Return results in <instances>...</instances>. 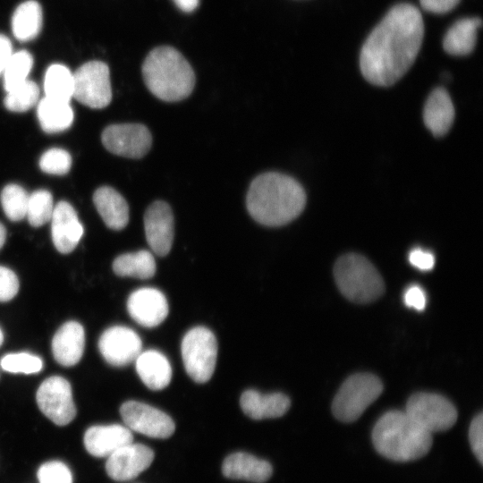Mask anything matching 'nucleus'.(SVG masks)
I'll use <instances>...</instances> for the list:
<instances>
[{
	"instance_id": "f257e3e1",
	"label": "nucleus",
	"mask_w": 483,
	"mask_h": 483,
	"mask_svg": "<svg viewBox=\"0 0 483 483\" xmlns=\"http://www.w3.org/2000/svg\"><path fill=\"white\" fill-rule=\"evenodd\" d=\"M424 37L419 9L407 3L394 5L364 42L360 68L363 77L376 86L399 80L414 63Z\"/></svg>"
},
{
	"instance_id": "f03ea898",
	"label": "nucleus",
	"mask_w": 483,
	"mask_h": 483,
	"mask_svg": "<svg viewBox=\"0 0 483 483\" xmlns=\"http://www.w3.org/2000/svg\"><path fill=\"white\" fill-rule=\"evenodd\" d=\"M306 194L292 177L267 172L250 183L246 197L251 217L266 226H281L295 219L303 210Z\"/></svg>"
},
{
	"instance_id": "7ed1b4c3",
	"label": "nucleus",
	"mask_w": 483,
	"mask_h": 483,
	"mask_svg": "<svg viewBox=\"0 0 483 483\" xmlns=\"http://www.w3.org/2000/svg\"><path fill=\"white\" fill-rule=\"evenodd\" d=\"M372 441L381 455L396 462H409L428 453L432 445V434L405 411H390L377 421L372 431Z\"/></svg>"
},
{
	"instance_id": "20e7f679",
	"label": "nucleus",
	"mask_w": 483,
	"mask_h": 483,
	"mask_svg": "<svg viewBox=\"0 0 483 483\" xmlns=\"http://www.w3.org/2000/svg\"><path fill=\"white\" fill-rule=\"evenodd\" d=\"M148 90L157 98L176 102L189 97L195 86V74L184 56L171 47L151 50L142 64Z\"/></svg>"
},
{
	"instance_id": "39448f33",
	"label": "nucleus",
	"mask_w": 483,
	"mask_h": 483,
	"mask_svg": "<svg viewBox=\"0 0 483 483\" xmlns=\"http://www.w3.org/2000/svg\"><path fill=\"white\" fill-rule=\"evenodd\" d=\"M334 275L342 294L356 303H369L385 292L378 271L366 258L355 253L342 256L334 267Z\"/></svg>"
},
{
	"instance_id": "423d86ee",
	"label": "nucleus",
	"mask_w": 483,
	"mask_h": 483,
	"mask_svg": "<svg viewBox=\"0 0 483 483\" xmlns=\"http://www.w3.org/2000/svg\"><path fill=\"white\" fill-rule=\"evenodd\" d=\"M383 391L381 380L369 373L348 377L339 388L332 402L334 416L343 422L358 419Z\"/></svg>"
},
{
	"instance_id": "0eeeda50",
	"label": "nucleus",
	"mask_w": 483,
	"mask_h": 483,
	"mask_svg": "<svg viewBox=\"0 0 483 483\" xmlns=\"http://www.w3.org/2000/svg\"><path fill=\"white\" fill-rule=\"evenodd\" d=\"M181 352L187 374L197 383L208 381L215 371L217 343L208 328L195 326L183 336Z\"/></svg>"
},
{
	"instance_id": "6e6552de",
	"label": "nucleus",
	"mask_w": 483,
	"mask_h": 483,
	"mask_svg": "<svg viewBox=\"0 0 483 483\" xmlns=\"http://www.w3.org/2000/svg\"><path fill=\"white\" fill-rule=\"evenodd\" d=\"M404 411L430 434L450 429L458 417L455 406L449 400L432 393L411 395Z\"/></svg>"
},
{
	"instance_id": "1a4fd4ad",
	"label": "nucleus",
	"mask_w": 483,
	"mask_h": 483,
	"mask_svg": "<svg viewBox=\"0 0 483 483\" xmlns=\"http://www.w3.org/2000/svg\"><path fill=\"white\" fill-rule=\"evenodd\" d=\"M72 97L90 108H103L112 98L108 66L100 61L82 64L73 73Z\"/></svg>"
},
{
	"instance_id": "9d476101",
	"label": "nucleus",
	"mask_w": 483,
	"mask_h": 483,
	"mask_svg": "<svg viewBox=\"0 0 483 483\" xmlns=\"http://www.w3.org/2000/svg\"><path fill=\"white\" fill-rule=\"evenodd\" d=\"M36 401L42 413L58 426L69 424L76 416L71 384L63 377L46 378L37 390Z\"/></svg>"
},
{
	"instance_id": "9b49d317",
	"label": "nucleus",
	"mask_w": 483,
	"mask_h": 483,
	"mask_svg": "<svg viewBox=\"0 0 483 483\" xmlns=\"http://www.w3.org/2000/svg\"><path fill=\"white\" fill-rule=\"evenodd\" d=\"M125 426L131 430L153 438H167L174 432L172 418L147 403L128 401L120 407Z\"/></svg>"
},
{
	"instance_id": "f8f14e48",
	"label": "nucleus",
	"mask_w": 483,
	"mask_h": 483,
	"mask_svg": "<svg viewBox=\"0 0 483 483\" xmlns=\"http://www.w3.org/2000/svg\"><path fill=\"white\" fill-rule=\"evenodd\" d=\"M102 143L111 153L129 158H140L150 149L152 136L141 123L107 126L102 132Z\"/></svg>"
},
{
	"instance_id": "ddd939ff",
	"label": "nucleus",
	"mask_w": 483,
	"mask_h": 483,
	"mask_svg": "<svg viewBox=\"0 0 483 483\" xmlns=\"http://www.w3.org/2000/svg\"><path fill=\"white\" fill-rule=\"evenodd\" d=\"M97 346L108 364L123 367L135 361L141 352L142 342L131 328L114 326L101 334Z\"/></svg>"
},
{
	"instance_id": "4468645a",
	"label": "nucleus",
	"mask_w": 483,
	"mask_h": 483,
	"mask_svg": "<svg viewBox=\"0 0 483 483\" xmlns=\"http://www.w3.org/2000/svg\"><path fill=\"white\" fill-rule=\"evenodd\" d=\"M154 456L153 450L148 446L131 442L107 457L106 470L114 480H131L150 466Z\"/></svg>"
},
{
	"instance_id": "2eb2a0df",
	"label": "nucleus",
	"mask_w": 483,
	"mask_h": 483,
	"mask_svg": "<svg viewBox=\"0 0 483 483\" xmlns=\"http://www.w3.org/2000/svg\"><path fill=\"white\" fill-rule=\"evenodd\" d=\"M146 240L157 256L167 255L174 236V220L170 206L162 200L150 204L144 215Z\"/></svg>"
},
{
	"instance_id": "dca6fc26",
	"label": "nucleus",
	"mask_w": 483,
	"mask_h": 483,
	"mask_svg": "<svg viewBox=\"0 0 483 483\" xmlns=\"http://www.w3.org/2000/svg\"><path fill=\"white\" fill-rule=\"evenodd\" d=\"M131 318L144 327L160 325L169 312L164 293L152 287H143L132 292L127 300Z\"/></svg>"
},
{
	"instance_id": "f3484780",
	"label": "nucleus",
	"mask_w": 483,
	"mask_h": 483,
	"mask_svg": "<svg viewBox=\"0 0 483 483\" xmlns=\"http://www.w3.org/2000/svg\"><path fill=\"white\" fill-rule=\"evenodd\" d=\"M50 221L52 240L56 250L63 254L72 252L83 234V226L72 206L66 201L58 202Z\"/></svg>"
},
{
	"instance_id": "a211bd4d",
	"label": "nucleus",
	"mask_w": 483,
	"mask_h": 483,
	"mask_svg": "<svg viewBox=\"0 0 483 483\" xmlns=\"http://www.w3.org/2000/svg\"><path fill=\"white\" fill-rule=\"evenodd\" d=\"M83 442L89 454L107 458L120 447L133 442V436L125 425H95L86 430Z\"/></svg>"
},
{
	"instance_id": "6ab92c4d",
	"label": "nucleus",
	"mask_w": 483,
	"mask_h": 483,
	"mask_svg": "<svg viewBox=\"0 0 483 483\" xmlns=\"http://www.w3.org/2000/svg\"><path fill=\"white\" fill-rule=\"evenodd\" d=\"M84 346V328L74 320L64 323L54 335L51 343L54 359L64 367L74 366L80 360Z\"/></svg>"
},
{
	"instance_id": "aec40b11",
	"label": "nucleus",
	"mask_w": 483,
	"mask_h": 483,
	"mask_svg": "<svg viewBox=\"0 0 483 483\" xmlns=\"http://www.w3.org/2000/svg\"><path fill=\"white\" fill-rule=\"evenodd\" d=\"M240 404L248 417L253 419H264L283 416L290 408L291 401L282 393L264 394L250 389L242 393Z\"/></svg>"
},
{
	"instance_id": "412c9836",
	"label": "nucleus",
	"mask_w": 483,
	"mask_h": 483,
	"mask_svg": "<svg viewBox=\"0 0 483 483\" xmlns=\"http://www.w3.org/2000/svg\"><path fill=\"white\" fill-rule=\"evenodd\" d=\"M222 472L232 479H244L254 483H264L272 475L271 464L242 452L228 455L223 462Z\"/></svg>"
},
{
	"instance_id": "4be33fe9",
	"label": "nucleus",
	"mask_w": 483,
	"mask_h": 483,
	"mask_svg": "<svg viewBox=\"0 0 483 483\" xmlns=\"http://www.w3.org/2000/svg\"><path fill=\"white\" fill-rule=\"evenodd\" d=\"M454 119V107L448 92L443 88L435 89L428 96L423 110L427 128L436 136L445 135Z\"/></svg>"
},
{
	"instance_id": "5701e85b",
	"label": "nucleus",
	"mask_w": 483,
	"mask_h": 483,
	"mask_svg": "<svg viewBox=\"0 0 483 483\" xmlns=\"http://www.w3.org/2000/svg\"><path fill=\"white\" fill-rule=\"evenodd\" d=\"M135 364L140 378L149 389L157 391L169 385L172 368L163 353L156 350L141 352L135 360Z\"/></svg>"
},
{
	"instance_id": "b1692460",
	"label": "nucleus",
	"mask_w": 483,
	"mask_h": 483,
	"mask_svg": "<svg viewBox=\"0 0 483 483\" xmlns=\"http://www.w3.org/2000/svg\"><path fill=\"white\" fill-rule=\"evenodd\" d=\"M94 205L106 225L113 230L123 229L129 222V207L125 199L108 186L98 188L93 195Z\"/></svg>"
},
{
	"instance_id": "393cba45",
	"label": "nucleus",
	"mask_w": 483,
	"mask_h": 483,
	"mask_svg": "<svg viewBox=\"0 0 483 483\" xmlns=\"http://www.w3.org/2000/svg\"><path fill=\"white\" fill-rule=\"evenodd\" d=\"M482 21L479 17L457 21L446 32L443 47L452 55H466L472 52L477 41V30Z\"/></svg>"
},
{
	"instance_id": "a878e982",
	"label": "nucleus",
	"mask_w": 483,
	"mask_h": 483,
	"mask_svg": "<svg viewBox=\"0 0 483 483\" xmlns=\"http://www.w3.org/2000/svg\"><path fill=\"white\" fill-rule=\"evenodd\" d=\"M37 115L42 130L55 133L68 129L73 122L70 102L45 97L38 103Z\"/></svg>"
},
{
	"instance_id": "bb28decb",
	"label": "nucleus",
	"mask_w": 483,
	"mask_h": 483,
	"mask_svg": "<svg viewBox=\"0 0 483 483\" xmlns=\"http://www.w3.org/2000/svg\"><path fill=\"white\" fill-rule=\"evenodd\" d=\"M42 26L40 4L30 0L21 4L13 13L12 29L14 37L20 41H30L36 38Z\"/></svg>"
},
{
	"instance_id": "cd10ccee",
	"label": "nucleus",
	"mask_w": 483,
	"mask_h": 483,
	"mask_svg": "<svg viewBox=\"0 0 483 483\" xmlns=\"http://www.w3.org/2000/svg\"><path fill=\"white\" fill-rule=\"evenodd\" d=\"M113 270L119 276L148 279L156 273V261L151 252L140 250L115 258Z\"/></svg>"
},
{
	"instance_id": "c85d7f7f",
	"label": "nucleus",
	"mask_w": 483,
	"mask_h": 483,
	"mask_svg": "<svg viewBox=\"0 0 483 483\" xmlns=\"http://www.w3.org/2000/svg\"><path fill=\"white\" fill-rule=\"evenodd\" d=\"M44 90L47 97L70 102L73 95V73L63 64H52L45 74Z\"/></svg>"
},
{
	"instance_id": "c756f323",
	"label": "nucleus",
	"mask_w": 483,
	"mask_h": 483,
	"mask_svg": "<svg viewBox=\"0 0 483 483\" xmlns=\"http://www.w3.org/2000/svg\"><path fill=\"white\" fill-rule=\"evenodd\" d=\"M32 64L33 59L29 52L21 50L13 53L2 72L5 90L9 91L28 80Z\"/></svg>"
},
{
	"instance_id": "7c9ffc66",
	"label": "nucleus",
	"mask_w": 483,
	"mask_h": 483,
	"mask_svg": "<svg viewBox=\"0 0 483 483\" xmlns=\"http://www.w3.org/2000/svg\"><path fill=\"white\" fill-rule=\"evenodd\" d=\"M39 89L30 80L7 91L4 97L5 107L12 112H24L38 102Z\"/></svg>"
},
{
	"instance_id": "2f4dec72",
	"label": "nucleus",
	"mask_w": 483,
	"mask_h": 483,
	"mask_svg": "<svg viewBox=\"0 0 483 483\" xmlns=\"http://www.w3.org/2000/svg\"><path fill=\"white\" fill-rule=\"evenodd\" d=\"M3 210L12 221H20L26 216L29 195L18 184L6 185L0 196Z\"/></svg>"
},
{
	"instance_id": "473e14b6",
	"label": "nucleus",
	"mask_w": 483,
	"mask_h": 483,
	"mask_svg": "<svg viewBox=\"0 0 483 483\" xmlns=\"http://www.w3.org/2000/svg\"><path fill=\"white\" fill-rule=\"evenodd\" d=\"M53 198L49 191L38 190L29 195L26 216L29 223L38 227L49 222L54 211Z\"/></svg>"
},
{
	"instance_id": "72a5a7b5",
	"label": "nucleus",
	"mask_w": 483,
	"mask_h": 483,
	"mask_svg": "<svg viewBox=\"0 0 483 483\" xmlns=\"http://www.w3.org/2000/svg\"><path fill=\"white\" fill-rule=\"evenodd\" d=\"M2 369L13 374H36L43 368L40 357L30 352L8 353L0 360Z\"/></svg>"
},
{
	"instance_id": "f704fd0d",
	"label": "nucleus",
	"mask_w": 483,
	"mask_h": 483,
	"mask_svg": "<svg viewBox=\"0 0 483 483\" xmlns=\"http://www.w3.org/2000/svg\"><path fill=\"white\" fill-rule=\"evenodd\" d=\"M71 165V155L63 148H50L39 159L40 169L50 174H65L69 172Z\"/></svg>"
},
{
	"instance_id": "c9c22d12",
	"label": "nucleus",
	"mask_w": 483,
	"mask_h": 483,
	"mask_svg": "<svg viewBox=\"0 0 483 483\" xmlns=\"http://www.w3.org/2000/svg\"><path fill=\"white\" fill-rule=\"evenodd\" d=\"M39 483H72L70 469L60 461L43 463L37 473Z\"/></svg>"
},
{
	"instance_id": "e433bc0d",
	"label": "nucleus",
	"mask_w": 483,
	"mask_h": 483,
	"mask_svg": "<svg viewBox=\"0 0 483 483\" xmlns=\"http://www.w3.org/2000/svg\"><path fill=\"white\" fill-rule=\"evenodd\" d=\"M19 291V280L15 273L0 266V302L9 301Z\"/></svg>"
},
{
	"instance_id": "4c0bfd02",
	"label": "nucleus",
	"mask_w": 483,
	"mask_h": 483,
	"mask_svg": "<svg viewBox=\"0 0 483 483\" xmlns=\"http://www.w3.org/2000/svg\"><path fill=\"white\" fill-rule=\"evenodd\" d=\"M469 439L471 450L479 462L483 463V415L478 414L473 418L469 428Z\"/></svg>"
},
{
	"instance_id": "58836bf2",
	"label": "nucleus",
	"mask_w": 483,
	"mask_h": 483,
	"mask_svg": "<svg viewBox=\"0 0 483 483\" xmlns=\"http://www.w3.org/2000/svg\"><path fill=\"white\" fill-rule=\"evenodd\" d=\"M408 258L413 267L422 271L431 270L435 265L434 255L420 248L411 250Z\"/></svg>"
},
{
	"instance_id": "ea45409f",
	"label": "nucleus",
	"mask_w": 483,
	"mask_h": 483,
	"mask_svg": "<svg viewBox=\"0 0 483 483\" xmlns=\"http://www.w3.org/2000/svg\"><path fill=\"white\" fill-rule=\"evenodd\" d=\"M403 301L407 307L416 310H423L427 304V297L421 287L411 285L405 290Z\"/></svg>"
},
{
	"instance_id": "a19ab883",
	"label": "nucleus",
	"mask_w": 483,
	"mask_h": 483,
	"mask_svg": "<svg viewBox=\"0 0 483 483\" xmlns=\"http://www.w3.org/2000/svg\"><path fill=\"white\" fill-rule=\"evenodd\" d=\"M461 0H419L423 10L433 13H445L453 10Z\"/></svg>"
},
{
	"instance_id": "79ce46f5",
	"label": "nucleus",
	"mask_w": 483,
	"mask_h": 483,
	"mask_svg": "<svg viewBox=\"0 0 483 483\" xmlns=\"http://www.w3.org/2000/svg\"><path fill=\"white\" fill-rule=\"evenodd\" d=\"M13 54L12 44L8 38L0 35V74Z\"/></svg>"
},
{
	"instance_id": "37998d69",
	"label": "nucleus",
	"mask_w": 483,
	"mask_h": 483,
	"mask_svg": "<svg viewBox=\"0 0 483 483\" xmlns=\"http://www.w3.org/2000/svg\"><path fill=\"white\" fill-rule=\"evenodd\" d=\"M176 6L185 13H191L199 5V0H173Z\"/></svg>"
},
{
	"instance_id": "c03bdc74",
	"label": "nucleus",
	"mask_w": 483,
	"mask_h": 483,
	"mask_svg": "<svg viewBox=\"0 0 483 483\" xmlns=\"http://www.w3.org/2000/svg\"><path fill=\"white\" fill-rule=\"evenodd\" d=\"M6 237V230L4 226L0 223V249L4 246Z\"/></svg>"
},
{
	"instance_id": "a18cd8bd",
	"label": "nucleus",
	"mask_w": 483,
	"mask_h": 483,
	"mask_svg": "<svg viewBox=\"0 0 483 483\" xmlns=\"http://www.w3.org/2000/svg\"><path fill=\"white\" fill-rule=\"evenodd\" d=\"M3 342H4V334L0 328V346L2 345Z\"/></svg>"
}]
</instances>
